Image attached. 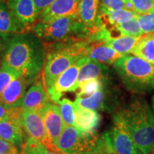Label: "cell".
I'll return each mask as SVG.
<instances>
[{
    "instance_id": "8",
    "label": "cell",
    "mask_w": 154,
    "mask_h": 154,
    "mask_svg": "<svg viewBox=\"0 0 154 154\" xmlns=\"http://www.w3.org/2000/svg\"><path fill=\"white\" fill-rule=\"evenodd\" d=\"M22 109H9L7 115L0 121V138L7 140L21 150L23 154L24 131L22 125Z\"/></svg>"
},
{
    "instance_id": "26",
    "label": "cell",
    "mask_w": 154,
    "mask_h": 154,
    "mask_svg": "<svg viewBox=\"0 0 154 154\" xmlns=\"http://www.w3.org/2000/svg\"><path fill=\"white\" fill-rule=\"evenodd\" d=\"M59 110L63 121L66 126L76 127V119H75V103L68 99H63L58 103Z\"/></svg>"
},
{
    "instance_id": "19",
    "label": "cell",
    "mask_w": 154,
    "mask_h": 154,
    "mask_svg": "<svg viewBox=\"0 0 154 154\" xmlns=\"http://www.w3.org/2000/svg\"><path fill=\"white\" fill-rule=\"evenodd\" d=\"M24 25L19 21L7 4L0 2V35L8 38L9 35L21 33Z\"/></svg>"
},
{
    "instance_id": "1",
    "label": "cell",
    "mask_w": 154,
    "mask_h": 154,
    "mask_svg": "<svg viewBox=\"0 0 154 154\" xmlns=\"http://www.w3.org/2000/svg\"><path fill=\"white\" fill-rule=\"evenodd\" d=\"M45 47L35 34L19 33L5 40L3 61L31 84L37 79L46 61Z\"/></svg>"
},
{
    "instance_id": "31",
    "label": "cell",
    "mask_w": 154,
    "mask_h": 154,
    "mask_svg": "<svg viewBox=\"0 0 154 154\" xmlns=\"http://www.w3.org/2000/svg\"><path fill=\"white\" fill-rule=\"evenodd\" d=\"M137 20L144 34L154 33V9L147 14H138Z\"/></svg>"
},
{
    "instance_id": "12",
    "label": "cell",
    "mask_w": 154,
    "mask_h": 154,
    "mask_svg": "<svg viewBox=\"0 0 154 154\" xmlns=\"http://www.w3.org/2000/svg\"><path fill=\"white\" fill-rule=\"evenodd\" d=\"M100 0H81L78 18L92 34L106 27L99 18Z\"/></svg>"
},
{
    "instance_id": "23",
    "label": "cell",
    "mask_w": 154,
    "mask_h": 154,
    "mask_svg": "<svg viewBox=\"0 0 154 154\" xmlns=\"http://www.w3.org/2000/svg\"><path fill=\"white\" fill-rule=\"evenodd\" d=\"M138 16V14L136 12L127 9L108 11V12L99 14V18L106 29L108 27V26H110V27H111L116 25L123 24L131 21L133 19H137Z\"/></svg>"
},
{
    "instance_id": "41",
    "label": "cell",
    "mask_w": 154,
    "mask_h": 154,
    "mask_svg": "<svg viewBox=\"0 0 154 154\" xmlns=\"http://www.w3.org/2000/svg\"><path fill=\"white\" fill-rule=\"evenodd\" d=\"M153 148H154V147H153Z\"/></svg>"
},
{
    "instance_id": "22",
    "label": "cell",
    "mask_w": 154,
    "mask_h": 154,
    "mask_svg": "<svg viewBox=\"0 0 154 154\" xmlns=\"http://www.w3.org/2000/svg\"><path fill=\"white\" fill-rule=\"evenodd\" d=\"M131 54L154 64V33L146 34L142 36L132 49Z\"/></svg>"
},
{
    "instance_id": "11",
    "label": "cell",
    "mask_w": 154,
    "mask_h": 154,
    "mask_svg": "<svg viewBox=\"0 0 154 154\" xmlns=\"http://www.w3.org/2000/svg\"><path fill=\"white\" fill-rule=\"evenodd\" d=\"M40 114L45 125L50 141L57 151L58 140L66 127V124L61 115L59 106L50 101L42 109Z\"/></svg>"
},
{
    "instance_id": "40",
    "label": "cell",
    "mask_w": 154,
    "mask_h": 154,
    "mask_svg": "<svg viewBox=\"0 0 154 154\" xmlns=\"http://www.w3.org/2000/svg\"><path fill=\"white\" fill-rule=\"evenodd\" d=\"M0 67H1V66H0Z\"/></svg>"
},
{
    "instance_id": "2",
    "label": "cell",
    "mask_w": 154,
    "mask_h": 154,
    "mask_svg": "<svg viewBox=\"0 0 154 154\" xmlns=\"http://www.w3.org/2000/svg\"><path fill=\"white\" fill-rule=\"evenodd\" d=\"M113 119L123 124L142 153H150L154 147V113L144 98L133 97Z\"/></svg>"
},
{
    "instance_id": "29",
    "label": "cell",
    "mask_w": 154,
    "mask_h": 154,
    "mask_svg": "<svg viewBox=\"0 0 154 154\" xmlns=\"http://www.w3.org/2000/svg\"><path fill=\"white\" fill-rule=\"evenodd\" d=\"M23 154H59L48 149L33 138L27 137L24 142Z\"/></svg>"
},
{
    "instance_id": "17",
    "label": "cell",
    "mask_w": 154,
    "mask_h": 154,
    "mask_svg": "<svg viewBox=\"0 0 154 154\" xmlns=\"http://www.w3.org/2000/svg\"><path fill=\"white\" fill-rule=\"evenodd\" d=\"M87 57L91 60L98 61L103 64H113L115 61L124 55L116 51L103 41L90 40Z\"/></svg>"
},
{
    "instance_id": "20",
    "label": "cell",
    "mask_w": 154,
    "mask_h": 154,
    "mask_svg": "<svg viewBox=\"0 0 154 154\" xmlns=\"http://www.w3.org/2000/svg\"><path fill=\"white\" fill-rule=\"evenodd\" d=\"M74 111L76 128L86 131H93L99 127L101 116L97 111L82 107L76 103Z\"/></svg>"
},
{
    "instance_id": "37",
    "label": "cell",
    "mask_w": 154,
    "mask_h": 154,
    "mask_svg": "<svg viewBox=\"0 0 154 154\" xmlns=\"http://www.w3.org/2000/svg\"><path fill=\"white\" fill-rule=\"evenodd\" d=\"M151 103H152V109H153V111H154V95L153 96V97H152Z\"/></svg>"
},
{
    "instance_id": "21",
    "label": "cell",
    "mask_w": 154,
    "mask_h": 154,
    "mask_svg": "<svg viewBox=\"0 0 154 154\" xmlns=\"http://www.w3.org/2000/svg\"><path fill=\"white\" fill-rule=\"evenodd\" d=\"M108 68L105 64L98 61L89 59L80 69L78 79L72 88V91H75L79 88V86L84 81L91 79H104L106 76Z\"/></svg>"
},
{
    "instance_id": "35",
    "label": "cell",
    "mask_w": 154,
    "mask_h": 154,
    "mask_svg": "<svg viewBox=\"0 0 154 154\" xmlns=\"http://www.w3.org/2000/svg\"><path fill=\"white\" fill-rule=\"evenodd\" d=\"M7 111H8V109H7V108L0 102V121L5 118V116L7 115Z\"/></svg>"
},
{
    "instance_id": "27",
    "label": "cell",
    "mask_w": 154,
    "mask_h": 154,
    "mask_svg": "<svg viewBox=\"0 0 154 154\" xmlns=\"http://www.w3.org/2000/svg\"><path fill=\"white\" fill-rule=\"evenodd\" d=\"M104 79H91L84 81L79 86V92L76 94V97L79 98H86L91 96L95 92L101 88L104 85L103 82Z\"/></svg>"
},
{
    "instance_id": "32",
    "label": "cell",
    "mask_w": 154,
    "mask_h": 154,
    "mask_svg": "<svg viewBox=\"0 0 154 154\" xmlns=\"http://www.w3.org/2000/svg\"><path fill=\"white\" fill-rule=\"evenodd\" d=\"M134 10L138 14H147L154 9V0H131Z\"/></svg>"
},
{
    "instance_id": "33",
    "label": "cell",
    "mask_w": 154,
    "mask_h": 154,
    "mask_svg": "<svg viewBox=\"0 0 154 154\" xmlns=\"http://www.w3.org/2000/svg\"><path fill=\"white\" fill-rule=\"evenodd\" d=\"M0 153L8 154H22L19 149L12 143L0 138Z\"/></svg>"
},
{
    "instance_id": "9",
    "label": "cell",
    "mask_w": 154,
    "mask_h": 154,
    "mask_svg": "<svg viewBox=\"0 0 154 154\" xmlns=\"http://www.w3.org/2000/svg\"><path fill=\"white\" fill-rule=\"evenodd\" d=\"M89 59L87 57L81 58L58 78L52 88L48 91L50 99L53 103L58 104L63 94L72 91L78 79L80 69Z\"/></svg>"
},
{
    "instance_id": "15",
    "label": "cell",
    "mask_w": 154,
    "mask_h": 154,
    "mask_svg": "<svg viewBox=\"0 0 154 154\" xmlns=\"http://www.w3.org/2000/svg\"><path fill=\"white\" fill-rule=\"evenodd\" d=\"M51 101L44 84L42 80H36L26 91L21 108L22 110L40 111Z\"/></svg>"
},
{
    "instance_id": "6",
    "label": "cell",
    "mask_w": 154,
    "mask_h": 154,
    "mask_svg": "<svg viewBox=\"0 0 154 154\" xmlns=\"http://www.w3.org/2000/svg\"><path fill=\"white\" fill-rule=\"evenodd\" d=\"M33 31L38 37L49 42L91 34L79 18L75 17H61L48 22H39L33 26Z\"/></svg>"
},
{
    "instance_id": "25",
    "label": "cell",
    "mask_w": 154,
    "mask_h": 154,
    "mask_svg": "<svg viewBox=\"0 0 154 154\" xmlns=\"http://www.w3.org/2000/svg\"><path fill=\"white\" fill-rule=\"evenodd\" d=\"M106 29L109 32V36L112 38L119 37L121 36H141L144 35L137 19H133L131 21L123 24L116 25Z\"/></svg>"
},
{
    "instance_id": "38",
    "label": "cell",
    "mask_w": 154,
    "mask_h": 154,
    "mask_svg": "<svg viewBox=\"0 0 154 154\" xmlns=\"http://www.w3.org/2000/svg\"><path fill=\"white\" fill-rule=\"evenodd\" d=\"M149 154H154V148L153 149H152V151L150 152V153Z\"/></svg>"
},
{
    "instance_id": "5",
    "label": "cell",
    "mask_w": 154,
    "mask_h": 154,
    "mask_svg": "<svg viewBox=\"0 0 154 154\" xmlns=\"http://www.w3.org/2000/svg\"><path fill=\"white\" fill-rule=\"evenodd\" d=\"M60 154H109L102 136L66 126L57 145Z\"/></svg>"
},
{
    "instance_id": "7",
    "label": "cell",
    "mask_w": 154,
    "mask_h": 154,
    "mask_svg": "<svg viewBox=\"0 0 154 154\" xmlns=\"http://www.w3.org/2000/svg\"><path fill=\"white\" fill-rule=\"evenodd\" d=\"M102 134L109 154H143L134 143L129 133L119 121Z\"/></svg>"
},
{
    "instance_id": "4",
    "label": "cell",
    "mask_w": 154,
    "mask_h": 154,
    "mask_svg": "<svg viewBox=\"0 0 154 154\" xmlns=\"http://www.w3.org/2000/svg\"><path fill=\"white\" fill-rule=\"evenodd\" d=\"M89 43L63 46L47 54L44 66V84L47 92L59 76L81 58L87 57Z\"/></svg>"
},
{
    "instance_id": "10",
    "label": "cell",
    "mask_w": 154,
    "mask_h": 154,
    "mask_svg": "<svg viewBox=\"0 0 154 154\" xmlns=\"http://www.w3.org/2000/svg\"><path fill=\"white\" fill-rule=\"evenodd\" d=\"M22 125L24 133L28 137L37 140L49 149L58 153L50 141L40 112L33 110H23Z\"/></svg>"
},
{
    "instance_id": "24",
    "label": "cell",
    "mask_w": 154,
    "mask_h": 154,
    "mask_svg": "<svg viewBox=\"0 0 154 154\" xmlns=\"http://www.w3.org/2000/svg\"><path fill=\"white\" fill-rule=\"evenodd\" d=\"M141 36H121L119 37L112 38L110 36L104 40L106 44L109 47L112 48L116 51L123 55H126L131 53L132 49L140 39Z\"/></svg>"
},
{
    "instance_id": "34",
    "label": "cell",
    "mask_w": 154,
    "mask_h": 154,
    "mask_svg": "<svg viewBox=\"0 0 154 154\" xmlns=\"http://www.w3.org/2000/svg\"><path fill=\"white\" fill-rule=\"evenodd\" d=\"M54 1L55 0H33L38 16Z\"/></svg>"
},
{
    "instance_id": "39",
    "label": "cell",
    "mask_w": 154,
    "mask_h": 154,
    "mask_svg": "<svg viewBox=\"0 0 154 154\" xmlns=\"http://www.w3.org/2000/svg\"><path fill=\"white\" fill-rule=\"evenodd\" d=\"M0 154H8V153H0Z\"/></svg>"
},
{
    "instance_id": "36",
    "label": "cell",
    "mask_w": 154,
    "mask_h": 154,
    "mask_svg": "<svg viewBox=\"0 0 154 154\" xmlns=\"http://www.w3.org/2000/svg\"><path fill=\"white\" fill-rule=\"evenodd\" d=\"M7 38H5V37H3L2 36H1L0 35V49H2H2H4V47H5V46H3L4 45V43H3V40L4 39H7Z\"/></svg>"
},
{
    "instance_id": "14",
    "label": "cell",
    "mask_w": 154,
    "mask_h": 154,
    "mask_svg": "<svg viewBox=\"0 0 154 154\" xmlns=\"http://www.w3.org/2000/svg\"><path fill=\"white\" fill-rule=\"evenodd\" d=\"M30 84L25 77H19L7 86L0 96V102L8 109L21 107L26 88Z\"/></svg>"
},
{
    "instance_id": "30",
    "label": "cell",
    "mask_w": 154,
    "mask_h": 154,
    "mask_svg": "<svg viewBox=\"0 0 154 154\" xmlns=\"http://www.w3.org/2000/svg\"><path fill=\"white\" fill-rule=\"evenodd\" d=\"M126 9V0H100L99 14Z\"/></svg>"
},
{
    "instance_id": "13",
    "label": "cell",
    "mask_w": 154,
    "mask_h": 154,
    "mask_svg": "<svg viewBox=\"0 0 154 154\" xmlns=\"http://www.w3.org/2000/svg\"><path fill=\"white\" fill-rule=\"evenodd\" d=\"M81 0H55L38 15L40 22H48L61 17L78 18Z\"/></svg>"
},
{
    "instance_id": "28",
    "label": "cell",
    "mask_w": 154,
    "mask_h": 154,
    "mask_svg": "<svg viewBox=\"0 0 154 154\" xmlns=\"http://www.w3.org/2000/svg\"><path fill=\"white\" fill-rule=\"evenodd\" d=\"M21 76V74L9 67L5 63H2L0 67V96L7 86L13 81Z\"/></svg>"
},
{
    "instance_id": "16",
    "label": "cell",
    "mask_w": 154,
    "mask_h": 154,
    "mask_svg": "<svg viewBox=\"0 0 154 154\" xmlns=\"http://www.w3.org/2000/svg\"><path fill=\"white\" fill-rule=\"evenodd\" d=\"M74 103L80 106L91 110L110 111L116 106L117 103L111 100L103 85L99 91L86 98L76 97Z\"/></svg>"
},
{
    "instance_id": "3",
    "label": "cell",
    "mask_w": 154,
    "mask_h": 154,
    "mask_svg": "<svg viewBox=\"0 0 154 154\" xmlns=\"http://www.w3.org/2000/svg\"><path fill=\"white\" fill-rule=\"evenodd\" d=\"M113 67L125 88L131 93L142 94L154 90V64L126 54L115 61Z\"/></svg>"
},
{
    "instance_id": "18",
    "label": "cell",
    "mask_w": 154,
    "mask_h": 154,
    "mask_svg": "<svg viewBox=\"0 0 154 154\" xmlns=\"http://www.w3.org/2000/svg\"><path fill=\"white\" fill-rule=\"evenodd\" d=\"M7 5L14 16L25 26L33 24L37 18L33 0H7Z\"/></svg>"
}]
</instances>
